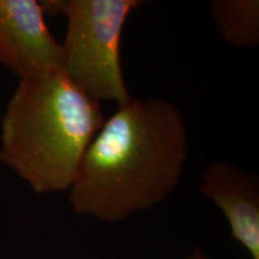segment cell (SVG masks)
<instances>
[{"label":"cell","instance_id":"cell-2","mask_svg":"<svg viewBox=\"0 0 259 259\" xmlns=\"http://www.w3.org/2000/svg\"><path fill=\"white\" fill-rule=\"evenodd\" d=\"M105 120L63 70L19 79L2 119L0 162L34 192L69 191Z\"/></svg>","mask_w":259,"mask_h":259},{"label":"cell","instance_id":"cell-7","mask_svg":"<svg viewBox=\"0 0 259 259\" xmlns=\"http://www.w3.org/2000/svg\"><path fill=\"white\" fill-rule=\"evenodd\" d=\"M184 259H210V257L208 254H204L203 252L200 251V248L196 247L190 254L185 255V258Z\"/></svg>","mask_w":259,"mask_h":259},{"label":"cell","instance_id":"cell-5","mask_svg":"<svg viewBox=\"0 0 259 259\" xmlns=\"http://www.w3.org/2000/svg\"><path fill=\"white\" fill-rule=\"evenodd\" d=\"M199 191L221 209L231 227V235L259 259V181L250 170L213 160L202 174Z\"/></svg>","mask_w":259,"mask_h":259},{"label":"cell","instance_id":"cell-4","mask_svg":"<svg viewBox=\"0 0 259 259\" xmlns=\"http://www.w3.org/2000/svg\"><path fill=\"white\" fill-rule=\"evenodd\" d=\"M0 64L19 79L63 69V48L47 28L41 2L0 0Z\"/></svg>","mask_w":259,"mask_h":259},{"label":"cell","instance_id":"cell-1","mask_svg":"<svg viewBox=\"0 0 259 259\" xmlns=\"http://www.w3.org/2000/svg\"><path fill=\"white\" fill-rule=\"evenodd\" d=\"M189 154V132L176 105L131 97L87 149L69 190L71 206L103 222L124 221L177 189Z\"/></svg>","mask_w":259,"mask_h":259},{"label":"cell","instance_id":"cell-6","mask_svg":"<svg viewBox=\"0 0 259 259\" xmlns=\"http://www.w3.org/2000/svg\"><path fill=\"white\" fill-rule=\"evenodd\" d=\"M210 9L212 23L223 40L239 48L258 46V0H215Z\"/></svg>","mask_w":259,"mask_h":259},{"label":"cell","instance_id":"cell-3","mask_svg":"<svg viewBox=\"0 0 259 259\" xmlns=\"http://www.w3.org/2000/svg\"><path fill=\"white\" fill-rule=\"evenodd\" d=\"M141 0H48L45 15H64L63 70L96 101L131 99L121 66V37L126 21Z\"/></svg>","mask_w":259,"mask_h":259}]
</instances>
